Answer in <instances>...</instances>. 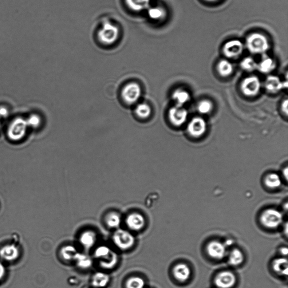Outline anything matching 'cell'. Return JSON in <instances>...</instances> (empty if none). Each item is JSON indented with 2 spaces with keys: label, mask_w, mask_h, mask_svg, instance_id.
I'll list each match as a JSON object with an SVG mask.
<instances>
[{
  "label": "cell",
  "mask_w": 288,
  "mask_h": 288,
  "mask_svg": "<svg viewBox=\"0 0 288 288\" xmlns=\"http://www.w3.org/2000/svg\"><path fill=\"white\" fill-rule=\"evenodd\" d=\"M273 269L276 273L280 275H288V261L286 258H279L275 260L273 263Z\"/></svg>",
  "instance_id": "25"
},
{
  "label": "cell",
  "mask_w": 288,
  "mask_h": 288,
  "mask_svg": "<svg viewBox=\"0 0 288 288\" xmlns=\"http://www.w3.org/2000/svg\"><path fill=\"white\" fill-rule=\"evenodd\" d=\"M261 222L267 228H276L283 222V215L281 212L275 209H268L262 213Z\"/></svg>",
  "instance_id": "6"
},
{
  "label": "cell",
  "mask_w": 288,
  "mask_h": 288,
  "mask_svg": "<svg viewBox=\"0 0 288 288\" xmlns=\"http://www.w3.org/2000/svg\"><path fill=\"white\" fill-rule=\"evenodd\" d=\"M126 224L132 230L140 231L145 226L144 217L139 213H132L126 219Z\"/></svg>",
  "instance_id": "13"
},
{
  "label": "cell",
  "mask_w": 288,
  "mask_h": 288,
  "mask_svg": "<svg viewBox=\"0 0 288 288\" xmlns=\"http://www.w3.org/2000/svg\"><path fill=\"white\" fill-rule=\"evenodd\" d=\"M261 84L258 77L251 76L244 79L241 84V89L244 95L248 96H257L261 90Z\"/></svg>",
  "instance_id": "8"
},
{
  "label": "cell",
  "mask_w": 288,
  "mask_h": 288,
  "mask_svg": "<svg viewBox=\"0 0 288 288\" xmlns=\"http://www.w3.org/2000/svg\"><path fill=\"white\" fill-rule=\"evenodd\" d=\"M74 261L77 265L82 269H89L92 265V259L88 256L85 254L78 253Z\"/></svg>",
  "instance_id": "28"
},
{
  "label": "cell",
  "mask_w": 288,
  "mask_h": 288,
  "mask_svg": "<svg viewBox=\"0 0 288 288\" xmlns=\"http://www.w3.org/2000/svg\"><path fill=\"white\" fill-rule=\"evenodd\" d=\"M213 104L210 101L204 100L201 101L198 105V110L199 113L207 114L211 112Z\"/></svg>",
  "instance_id": "34"
},
{
  "label": "cell",
  "mask_w": 288,
  "mask_h": 288,
  "mask_svg": "<svg viewBox=\"0 0 288 288\" xmlns=\"http://www.w3.org/2000/svg\"><path fill=\"white\" fill-rule=\"evenodd\" d=\"M275 68V62L273 59L264 55L262 60L257 65V69L264 74L269 73Z\"/></svg>",
  "instance_id": "19"
},
{
  "label": "cell",
  "mask_w": 288,
  "mask_h": 288,
  "mask_svg": "<svg viewBox=\"0 0 288 288\" xmlns=\"http://www.w3.org/2000/svg\"><path fill=\"white\" fill-rule=\"evenodd\" d=\"M215 283L218 288H231L235 285L236 277L229 271H223L216 276Z\"/></svg>",
  "instance_id": "12"
},
{
  "label": "cell",
  "mask_w": 288,
  "mask_h": 288,
  "mask_svg": "<svg viewBox=\"0 0 288 288\" xmlns=\"http://www.w3.org/2000/svg\"><path fill=\"white\" fill-rule=\"evenodd\" d=\"M244 46V43L239 39H232L224 43L223 53L224 56L228 58H238L243 53Z\"/></svg>",
  "instance_id": "9"
},
{
  "label": "cell",
  "mask_w": 288,
  "mask_h": 288,
  "mask_svg": "<svg viewBox=\"0 0 288 288\" xmlns=\"http://www.w3.org/2000/svg\"><path fill=\"white\" fill-rule=\"evenodd\" d=\"M5 268L3 265V264L0 262V281H2L5 275Z\"/></svg>",
  "instance_id": "37"
},
{
  "label": "cell",
  "mask_w": 288,
  "mask_h": 288,
  "mask_svg": "<svg viewBox=\"0 0 288 288\" xmlns=\"http://www.w3.org/2000/svg\"><path fill=\"white\" fill-rule=\"evenodd\" d=\"M109 282V277L108 275L98 272L93 276L92 284L94 287L97 288H102L108 285Z\"/></svg>",
  "instance_id": "24"
},
{
  "label": "cell",
  "mask_w": 288,
  "mask_h": 288,
  "mask_svg": "<svg viewBox=\"0 0 288 288\" xmlns=\"http://www.w3.org/2000/svg\"><path fill=\"white\" fill-rule=\"evenodd\" d=\"M207 123L202 117H195L189 124L188 130L189 134L194 137H199L204 135L207 130Z\"/></svg>",
  "instance_id": "11"
},
{
  "label": "cell",
  "mask_w": 288,
  "mask_h": 288,
  "mask_svg": "<svg viewBox=\"0 0 288 288\" xmlns=\"http://www.w3.org/2000/svg\"><path fill=\"white\" fill-rule=\"evenodd\" d=\"M145 282L143 278L139 277L130 278L126 283L127 288H144Z\"/></svg>",
  "instance_id": "33"
},
{
  "label": "cell",
  "mask_w": 288,
  "mask_h": 288,
  "mask_svg": "<svg viewBox=\"0 0 288 288\" xmlns=\"http://www.w3.org/2000/svg\"><path fill=\"white\" fill-rule=\"evenodd\" d=\"M282 180L277 173H272L266 177L265 184L268 188L272 189H277L281 187Z\"/></svg>",
  "instance_id": "27"
},
{
  "label": "cell",
  "mask_w": 288,
  "mask_h": 288,
  "mask_svg": "<svg viewBox=\"0 0 288 288\" xmlns=\"http://www.w3.org/2000/svg\"><path fill=\"white\" fill-rule=\"evenodd\" d=\"M281 254L283 255L287 256L288 253V248H282L281 250Z\"/></svg>",
  "instance_id": "38"
},
{
  "label": "cell",
  "mask_w": 288,
  "mask_h": 288,
  "mask_svg": "<svg viewBox=\"0 0 288 288\" xmlns=\"http://www.w3.org/2000/svg\"><path fill=\"white\" fill-rule=\"evenodd\" d=\"M152 108L147 103L141 102L136 106L135 113L136 115L140 119L146 120L151 117L152 114Z\"/></svg>",
  "instance_id": "22"
},
{
  "label": "cell",
  "mask_w": 288,
  "mask_h": 288,
  "mask_svg": "<svg viewBox=\"0 0 288 288\" xmlns=\"http://www.w3.org/2000/svg\"><path fill=\"white\" fill-rule=\"evenodd\" d=\"M62 257L67 261H74L78 253L76 248L73 246H66L63 247L61 252Z\"/></svg>",
  "instance_id": "26"
},
{
  "label": "cell",
  "mask_w": 288,
  "mask_h": 288,
  "mask_svg": "<svg viewBox=\"0 0 288 288\" xmlns=\"http://www.w3.org/2000/svg\"><path fill=\"white\" fill-rule=\"evenodd\" d=\"M105 222L107 226L110 228H118L121 224V217L116 212L110 213L106 217Z\"/></svg>",
  "instance_id": "30"
},
{
  "label": "cell",
  "mask_w": 288,
  "mask_h": 288,
  "mask_svg": "<svg viewBox=\"0 0 288 288\" xmlns=\"http://www.w3.org/2000/svg\"><path fill=\"white\" fill-rule=\"evenodd\" d=\"M27 126V122L22 118L15 120L12 122L8 129V135L10 139L15 141L23 139L26 135Z\"/></svg>",
  "instance_id": "7"
},
{
  "label": "cell",
  "mask_w": 288,
  "mask_h": 288,
  "mask_svg": "<svg viewBox=\"0 0 288 288\" xmlns=\"http://www.w3.org/2000/svg\"><path fill=\"white\" fill-rule=\"evenodd\" d=\"M142 90L139 84L135 82H129L122 89L121 96L125 103L131 105L139 101Z\"/></svg>",
  "instance_id": "4"
},
{
  "label": "cell",
  "mask_w": 288,
  "mask_h": 288,
  "mask_svg": "<svg viewBox=\"0 0 288 288\" xmlns=\"http://www.w3.org/2000/svg\"><path fill=\"white\" fill-rule=\"evenodd\" d=\"M41 120L37 116H32L30 117L29 121L27 122L28 125H31L33 127H37L40 124Z\"/></svg>",
  "instance_id": "35"
},
{
  "label": "cell",
  "mask_w": 288,
  "mask_h": 288,
  "mask_svg": "<svg viewBox=\"0 0 288 288\" xmlns=\"http://www.w3.org/2000/svg\"><path fill=\"white\" fill-rule=\"evenodd\" d=\"M151 0H126L130 9L134 11H141L147 9Z\"/></svg>",
  "instance_id": "21"
},
{
  "label": "cell",
  "mask_w": 288,
  "mask_h": 288,
  "mask_svg": "<svg viewBox=\"0 0 288 288\" xmlns=\"http://www.w3.org/2000/svg\"><path fill=\"white\" fill-rule=\"evenodd\" d=\"M206 1L208 2H215L218 1V0H206Z\"/></svg>",
  "instance_id": "39"
},
{
  "label": "cell",
  "mask_w": 288,
  "mask_h": 288,
  "mask_svg": "<svg viewBox=\"0 0 288 288\" xmlns=\"http://www.w3.org/2000/svg\"><path fill=\"white\" fill-rule=\"evenodd\" d=\"M188 112L183 106L176 105L168 111V118L171 123L176 126L183 125L187 121Z\"/></svg>",
  "instance_id": "10"
},
{
  "label": "cell",
  "mask_w": 288,
  "mask_h": 288,
  "mask_svg": "<svg viewBox=\"0 0 288 288\" xmlns=\"http://www.w3.org/2000/svg\"><path fill=\"white\" fill-rule=\"evenodd\" d=\"M266 89L271 93H277L283 88H287L288 82H283L281 79L275 76H270L265 82Z\"/></svg>",
  "instance_id": "15"
},
{
  "label": "cell",
  "mask_w": 288,
  "mask_h": 288,
  "mask_svg": "<svg viewBox=\"0 0 288 288\" xmlns=\"http://www.w3.org/2000/svg\"><path fill=\"white\" fill-rule=\"evenodd\" d=\"M218 70L221 76L227 77L233 72L234 66L230 61L222 59L218 63Z\"/></svg>",
  "instance_id": "23"
},
{
  "label": "cell",
  "mask_w": 288,
  "mask_h": 288,
  "mask_svg": "<svg viewBox=\"0 0 288 288\" xmlns=\"http://www.w3.org/2000/svg\"><path fill=\"white\" fill-rule=\"evenodd\" d=\"M96 242V234L92 230H87L82 232L80 237V242L81 245L89 249L92 248Z\"/></svg>",
  "instance_id": "18"
},
{
  "label": "cell",
  "mask_w": 288,
  "mask_h": 288,
  "mask_svg": "<svg viewBox=\"0 0 288 288\" xmlns=\"http://www.w3.org/2000/svg\"><path fill=\"white\" fill-rule=\"evenodd\" d=\"M148 15L154 21H159L164 18L165 12L163 8L160 7H152L149 9Z\"/></svg>",
  "instance_id": "31"
},
{
  "label": "cell",
  "mask_w": 288,
  "mask_h": 288,
  "mask_svg": "<svg viewBox=\"0 0 288 288\" xmlns=\"http://www.w3.org/2000/svg\"><path fill=\"white\" fill-rule=\"evenodd\" d=\"M244 261V255L241 251L238 249L232 250L228 257V262L230 265L237 266L242 264Z\"/></svg>",
  "instance_id": "29"
},
{
  "label": "cell",
  "mask_w": 288,
  "mask_h": 288,
  "mask_svg": "<svg viewBox=\"0 0 288 288\" xmlns=\"http://www.w3.org/2000/svg\"><path fill=\"white\" fill-rule=\"evenodd\" d=\"M95 256L99 259L100 266L105 269H112L118 262V256L110 248L100 246L95 251Z\"/></svg>",
  "instance_id": "2"
},
{
  "label": "cell",
  "mask_w": 288,
  "mask_h": 288,
  "mask_svg": "<svg viewBox=\"0 0 288 288\" xmlns=\"http://www.w3.org/2000/svg\"><path fill=\"white\" fill-rule=\"evenodd\" d=\"M172 98L176 102V105L183 106L190 100L191 96L188 91L179 89L172 94Z\"/></svg>",
  "instance_id": "20"
},
{
  "label": "cell",
  "mask_w": 288,
  "mask_h": 288,
  "mask_svg": "<svg viewBox=\"0 0 288 288\" xmlns=\"http://www.w3.org/2000/svg\"><path fill=\"white\" fill-rule=\"evenodd\" d=\"M246 44L250 52L254 54H264L270 49L269 41L266 35L257 32L248 35Z\"/></svg>",
  "instance_id": "1"
},
{
  "label": "cell",
  "mask_w": 288,
  "mask_h": 288,
  "mask_svg": "<svg viewBox=\"0 0 288 288\" xmlns=\"http://www.w3.org/2000/svg\"><path fill=\"white\" fill-rule=\"evenodd\" d=\"M119 34V29L112 23L106 22L98 31V38L103 44L110 45L116 42Z\"/></svg>",
  "instance_id": "3"
},
{
  "label": "cell",
  "mask_w": 288,
  "mask_h": 288,
  "mask_svg": "<svg viewBox=\"0 0 288 288\" xmlns=\"http://www.w3.org/2000/svg\"><path fill=\"white\" fill-rule=\"evenodd\" d=\"M113 240L116 246L121 250L131 249L135 243L133 235L128 231L119 229L114 232Z\"/></svg>",
  "instance_id": "5"
},
{
  "label": "cell",
  "mask_w": 288,
  "mask_h": 288,
  "mask_svg": "<svg viewBox=\"0 0 288 288\" xmlns=\"http://www.w3.org/2000/svg\"><path fill=\"white\" fill-rule=\"evenodd\" d=\"M257 65L258 63L252 57H246L240 63V66L242 69L248 72H252L257 69Z\"/></svg>",
  "instance_id": "32"
},
{
  "label": "cell",
  "mask_w": 288,
  "mask_h": 288,
  "mask_svg": "<svg viewBox=\"0 0 288 288\" xmlns=\"http://www.w3.org/2000/svg\"><path fill=\"white\" fill-rule=\"evenodd\" d=\"M288 99L285 100L283 101V104L282 105V109L284 113H285L286 115H288Z\"/></svg>",
  "instance_id": "36"
},
{
  "label": "cell",
  "mask_w": 288,
  "mask_h": 288,
  "mask_svg": "<svg viewBox=\"0 0 288 288\" xmlns=\"http://www.w3.org/2000/svg\"><path fill=\"white\" fill-rule=\"evenodd\" d=\"M173 274L177 281L185 282L190 278L191 271L186 264L179 263L173 268Z\"/></svg>",
  "instance_id": "16"
},
{
  "label": "cell",
  "mask_w": 288,
  "mask_h": 288,
  "mask_svg": "<svg viewBox=\"0 0 288 288\" xmlns=\"http://www.w3.org/2000/svg\"><path fill=\"white\" fill-rule=\"evenodd\" d=\"M19 255V251L14 244H7L0 250V256L7 261H13L17 259Z\"/></svg>",
  "instance_id": "17"
},
{
  "label": "cell",
  "mask_w": 288,
  "mask_h": 288,
  "mask_svg": "<svg viewBox=\"0 0 288 288\" xmlns=\"http://www.w3.org/2000/svg\"><path fill=\"white\" fill-rule=\"evenodd\" d=\"M207 252L213 258L223 259L226 255V246L219 242L213 241L208 244Z\"/></svg>",
  "instance_id": "14"
}]
</instances>
